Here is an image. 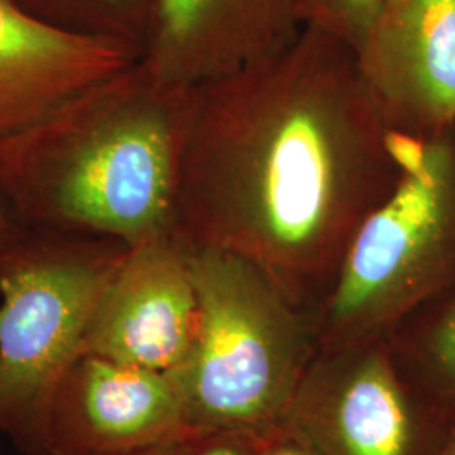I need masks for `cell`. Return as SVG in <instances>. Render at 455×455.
I'll use <instances>...</instances> for the list:
<instances>
[{"instance_id":"ba28073f","label":"cell","mask_w":455,"mask_h":455,"mask_svg":"<svg viewBox=\"0 0 455 455\" xmlns=\"http://www.w3.org/2000/svg\"><path fill=\"white\" fill-rule=\"evenodd\" d=\"M307 22L309 0H154L142 63L193 90L274 54Z\"/></svg>"},{"instance_id":"3957f363","label":"cell","mask_w":455,"mask_h":455,"mask_svg":"<svg viewBox=\"0 0 455 455\" xmlns=\"http://www.w3.org/2000/svg\"><path fill=\"white\" fill-rule=\"evenodd\" d=\"M199 321L191 353L172 378L189 430L260 434L287 419L315 331L255 261L189 243Z\"/></svg>"},{"instance_id":"2e32d148","label":"cell","mask_w":455,"mask_h":455,"mask_svg":"<svg viewBox=\"0 0 455 455\" xmlns=\"http://www.w3.org/2000/svg\"><path fill=\"white\" fill-rule=\"evenodd\" d=\"M260 455H325L309 435L289 419L260 432Z\"/></svg>"},{"instance_id":"8992f818","label":"cell","mask_w":455,"mask_h":455,"mask_svg":"<svg viewBox=\"0 0 455 455\" xmlns=\"http://www.w3.org/2000/svg\"><path fill=\"white\" fill-rule=\"evenodd\" d=\"M199 304L180 231L127 246L103 285L82 355L174 374L189 356Z\"/></svg>"},{"instance_id":"4fadbf2b","label":"cell","mask_w":455,"mask_h":455,"mask_svg":"<svg viewBox=\"0 0 455 455\" xmlns=\"http://www.w3.org/2000/svg\"><path fill=\"white\" fill-rule=\"evenodd\" d=\"M408 321H415V349L432 390L442 407L455 411V289Z\"/></svg>"},{"instance_id":"9a60e30c","label":"cell","mask_w":455,"mask_h":455,"mask_svg":"<svg viewBox=\"0 0 455 455\" xmlns=\"http://www.w3.org/2000/svg\"><path fill=\"white\" fill-rule=\"evenodd\" d=\"M178 455H260V434L227 428L188 430Z\"/></svg>"},{"instance_id":"8fae6325","label":"cell","mask_w":455,"mask_h":455,"mask_svg":"<svg viewBox=\"0 0 455 455\" xmlns=\"http://www.w3.org/2000/svg\"><path fill=\"white\" fill-rule=\"evenodd\" d=\"M140 60L131 43L66 33L0 0V148Z\"/></svg>"},{"instance_id":"5b68a950","label":"cell","mask_w":455,"mask_h":455,"mask_svg":"<svg viewBox=\"0 0 455 455\" xmlns=\"http://www.w3.org/2000/svg\"><path fill=\"white\" fill-rule=\"evenodd\" d=\"M125 248L22 227L0 253V428L44 442L54 395L82 356L100 292Z\"/></svg>"},{"instance_id":"ac0fdd59","label":"cell","mask_w":455,"mask_h":455,"mask_svg":"<svg viewBox=\"0 0 455 455\" xmlns=\"http://www.w3.org/2000/svg\"><path fill=\"white\" fill-rule=\"evenodd\" d=\"M180 437L167 440V442H161V443H156V445H148V447H144V449L132 451V452L122 455H178V451H180Z\"/></svg>"},{"instance_id":"5bb4252c","label":"cell","mask_w":455,"mask_h":455,"mask_svg":"<svg viewBox=\"0 0 455 455\" xmlns=\"http://www.w3.org/2000/svg\"><path fill=\"white\" fill-rule=\"evenodd\" d=\"M378 0H309V22L358 51L368 33Z\"/></svg>"},{"instance_id":"7a4b0ae2","label":"cell","mask_w":455,"mask_h":455,"mask_svg":"<svg viewBox=\"0 0 455 455\" xmlns=\"http://www.w3.org/2000/svg\"><path fill=\"white\" fill-rule=\"evenodd\" d=\"M193 90L142 60L0 148V193L19 225L133 246L178 229Z\"/></svg>"},{"instance_id":"9c48e42d","label":"cell","mask_w":455,"mask_h":455,"mask_svg":"<svg viewBox=\"0 0 455 455\" xmlns=\"http://www.w3.org/2000/svg\"><path fill=\"white\" fill-rule=\"evenodd\" d=\"M188 430L172 374L82 355L54 395L44 442L61 455H122Z\"/></svg>"},{"instance_id":"52a82bcc","label":"cell","mask_w":455,"mask_h":455,"mask_svg":"<svg viewBox=\"0 0 455 455\" xmlns=\"http://www.w3.org/2000/svg\"><path fill=\"white\" fill-rule=\"evenodd\" d=\"M356 58L391 133L455 127V0H378Z\"/></svg>"},{"instance_id":"d6986e66","label":"cell","mask_w":455,"mask_h":455,"mask_svg":"<svg viewBox=\"0 0 455 455\" xmlns=\"http://www.w3.org/2000/svg\"><path fill=\"white\" fill-rule=\"evenodd\" d=\"M435 455H455V428L451 432V435L445 439V442L437 449Z\"/></svg>"},{"instance_id":"e0dca14e","label":"cell","mask_w":455,"mask_h":455,"mask_svg":"<svg viewBox=\"0 0 455 455\" xmlns=\"http://www.w3.org/2000/svg\"><path fill=\"white\" fill-rule=\"evenodd\" d=\"M20 228L5 197L0 193V253L16 238Z\"/></svg>"},{"instance_id":"6da1fadb","label":"cell","mask_w":455,"mask_h":455,"mask_svg":"<svg viewBox=\"0 0 455 455\" xmlns=\"http://www.w3.org/2000/svg\"><path fill=\"white\" fill-rule=\"evenodd\" d=\"M402 178L355 49L307 24L253 65L195 88L178 229L255 261L312 310Z\"/></svg>"},{"instance_id":"7c38bea8","label":"cell","mask_w":455,"mask_h":455,"mask_svg":"<svg viewBox=\"0 0 455 455\" xmlns=\"http://www.w3.org/2000/svg\"><path fill=\"white\" fill-rule=\"evenodd\" d=\"M28 14L66 33L107 37L142 49L154 0H14Z\"/></svg>"},{"instance_id":"277c9868","label":"cell","mask_w":455,"mask_h":455,"mask_svg":"<svg viewBox=\"0 0 455 455\" xmlns=\"http://www.w3.org/2000/svg\"><path fill=\"white\" fill-rule=\"evenodd\" d=\"M396 147L402 178L312 309L315 331L338 346L379 339L455 289V127L396 135Z\"/></svg>"},{"instance_id":"30bf717a","label":"cell","mask_w":455,"mask_h":455,"mask_svg":"<svg viewBox=\"0 0 455 455\" xmlns=\"http://www.w3.org/2000/svg\"><path fill=\"white\" fill-rule=\"evenodd\" d=\"M381 339V338H379ZM379 339L302 383L287 415L325 455H420V413Z\"/></svg>"}]
</instances>
